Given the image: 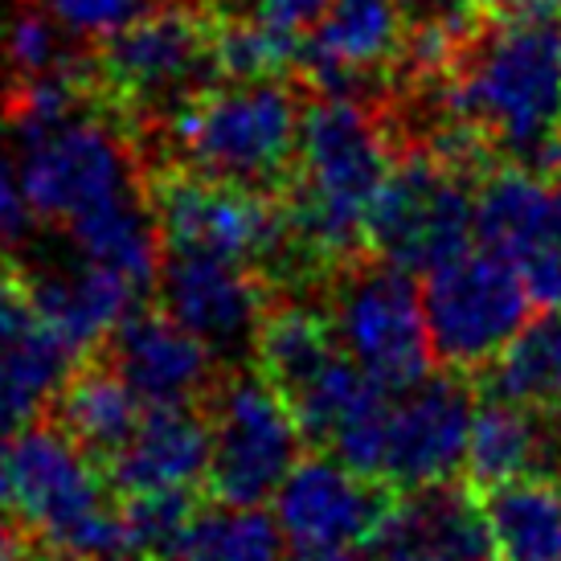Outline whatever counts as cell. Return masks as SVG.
I'll use <instances>...</instances> for the list:
<instances>
[{
  "label": "cell",
  "instance_id": "cell-26",
  "mask_svg": "<svg viewBox=\"0 0 561 561\" xmlns=\"http://www.w3.org/2000/svg\"><path fill=\"white\" fill-rule=\"evenodd\" d=\"M299 37L279 33L247 13H214V58L221 79H279L291 62H299Z\"/></svg>",
  "mask_w": 561,
  "mask_h": 561
},
{
  "label": "cell",
  "instance_id": "cell-27",
  "mask_svg": "<svg viewBox=\"0 0 561 561\" xmlns=\"http://www.w3.org/2000/svg\"><path fill=\"white\" fill-rule=\"evenodd\" d=\"M70 33L54 21V16L37 4V9H21L4 30V58L13 66L16 82L49 79V75H79L94 70V58L87 62L82 54L66 46Z\"/></svg>",
  "mask_w": 561,
  "mask_h": 561
},
{
  "label": "cell",
  "instance_id": "cell-14",
  "mask_svg": "<svg viewBox=\"0 0 561 561\" xmlns=\"http://www.w3.org/2000/svg\"><path fill=\"white\" fill-rule=\"evenodd\" d=\"M386 508V483L360 476L336 455L299 459L275 492V520L291 549L360 546L374 537Z\"/></svg>",
  "mask_w": 561,
  "mask_h": 561
},
{
  "label": "cell",
  "instance_id": "cell-19",
  "mask_svg": "<svg viewBox=\"0 0 561 561\" xmlns=\"http://www.w3.org/2000/svg\"><path fill=\"white\" fill-rule=\"evenodd\" d=\"M561 459V431L553 426L549 410L525 405L513 398L492 393L483 405H476L468 443V471L476 483L520 480V476H549Z\"/></svg>",
  "mask_w": 561,
  "mask_h": 561
},
{
  "label": "cell",
  "instance_id": "cell-7",
  "mask_svg": "<svg viewBox=\"0 0 561 561\" xmlns=\"http://www.w3.org/2000/svg\"><path fill=\"white\" fill-rule=\"evenodd\" d=\"M209 492L221 504L263 508L275 500L304 451L291 402L263 374H238L209 393Z\"/></svg>",
  "mask_w": 561,
  "mask_h": 561
},
{
  "label": "cell",
  "instance_id": "cell-16",
  "mask_svg": "<svg viewBox=\"0 0 561 561\" xmlns=\"http://www.w3.org/2000/svg\"><path fill=\"white\" fill-rule=\"evenodd\" d=\"M374 561H496L483 500L463 488H410L381 513L369 537Z\"/></svg>",
  "mask_w": 561,
  "mask_h": 561
},
{
  "label": "cell",
  "instance_id": "cell-22",
  "mask_svg": "<svg viewBox=\"0 0 561 561\" xmlns=\"http://www.w3.org/2000/svg\"><path fill=\"white\" fill-rule=\"evenodd\" d=\"M496 561H561V480L520 476L483 496Z\"/></svg>",
  "mask_w": 561,
  "mask_h": 561
},
{
  "label": "cell",
  "instance_id": "cell-32",
  "mask_svg": "<svg viewBox=\"0 0 561 561\" xmlns=\"http://www.w3.org/2000/svg\"><path fill=\"white\" fill-rule=\"evenodd\" d=\"M296 561H374V558L357 553V546H344V549H296Z\"/></svg>",
  "mask_w": 561,
  "mask_h": 561
},
{
  "label": "cell",
  "instance_id": "cell-9",
  "mask_svg": "<svg viewBox=\"0 0 561 561\" xmlns=\"http://www.w3.org/2000/svg\"><path fill=\"white\" fill-rule=\"evenodd\" d=\"M99 87L144 115L169 111V119L193 94L221 82L214 58V13H193L181 4L152 9L131 30L115 33L94 58Z\"/></svg>",
  "mask_w": 561,
  "mask_h": 561
},
{
  "label": "cell",
  "instance_id": "cell-12",
  "mask_svg": "<svg viewBox=\"0 0 561 561\" xmlns=\"http://www.w3.org/2000/svg\"><path fill=\"white\" fill-rule=\"evenodd\" d=\"M157 287L164 312L202 336L214 357H242L254 348L266 316L259 266L221 250L164 242Z\"/></svg>",
  "mask_w": 561,
  "mask_h": 561
},
{
  "label": "cell",
  "instance_id": "cell-34",
  "mask_svg": "<svg viewBox=\"0 0 561 561\" xmlns=\"http://www.w3.org/2000/svg\"><path fill=\"white\" fill-rule=\"evenodd\" d=\"M398 4H410V0H398Z\"/></svg>",
  "mask_w": 561,
  "mask_h": 561
},
{
  "label": "cell",
  "instance_id": "cell-2",
  "mask_svg": "<svg viewBox=\"0 0 561 561\" xmlns=\"http://www.w3.org/2000/svg\"><path fill=\"white\" fill-rule=\"evenodd\" d=\"M393 169L374 111L348 94H324L304 111L296 176L287 185L291 234L304 259L324 266L369 242V214Z\"/></svg>",
  "mask_w": 561,
  "mask_h": 561
},
{
  "label": "cell",
  "instance_id": "cell-17",
  "mask_svg": "<svg viewBox=\"0 0 561 561\" xmlns=\"http://www.w3.org/2000/svg\"><path fill=\"white\" fill-rule=\"evenodd\" d=\"M209 410L148 405L140 426L107 459V483L119 496L193 492L209 480Z\"/></svg>",
  "mask_w": 561,
  "mask_h": 561
},
{
  "label": "cell",
  "instance_id": "cell-1",
  "mask_svg": "<svg viewBox=\"0 0 561 561\" xmlns=\"http://www.w3.org/2000/svg\"><path fill=\"white\" fill-rule=\"evenodd\" d=\"M447 111L516 164L561 172V16H500L455 66Z\"/></svg>",
  "mask_w": 561,
  "mask_h": 561
},
{
  "label": "cell",
  "instance_id": "cell-29",
  "mask_svg": "<svg viewBox=\"0 0 561 561\" xmlns=\"http://www.w3.org/2000/svg\"><path fill=\"white\" fill-rule=\"evenodd\" d=\"M33 221H37V214H33L25 185H21V164H16L13 136L0 131V250L25 242Z\"/></svg>",
  "mask_w": 561,
  "mask_h": 561
},
{
  "label": "cell",
  "instance_id": "cell-3",
  "mask_svg": "<svg viewBox=\"0 0 561 561\" xmlns=\"http://www.w3.org/2000/svg\"><path fill=\"white\" fill-rule=\"evenodd\" d=\"M62 426H21L0 438V513L33 533L54 558H131L124 504Z\"/></svg>",
  "mask_w": 561,
  "mask_h": 561
},
{
  "label": "cell",
  "instance_id": "cell-33",
  "mask_svg": "<svg viewBox=\"0 0 561 561\" xmlns=\"http://www.w3.org/2000/svg\"><path fill=\"white\" fill-rule=\"evenodd\" d=\"M459 4H468V0H443V9H455V13H459Z\"/></svg>",
  "mask_w": 561,
  "mask_h": 561
},
{
  "label": "cell",
  "instance_id": "cell-30",
  "mask_svg": "<svg viewBox=\"0 0 561 561\" xmlns=\"http://www.w3.org/2000/svg\"><path fill=\"white\" fill-rule=\"evenodd\" d=\"M328 4H332V0H242V13L271 25V30L299 37V33H308L320 25V16L328 13Z\"/></svg>",
  "mask_w": 561,
  "mask_h": 561
},
{
  "label": "cell",
  "instance_id": "cell-13",
  "mask_svg": "<svg viewBox=\"0 0 561 561\" xmlns=\"http://www.w3.org/2000/svg\"><path fill=\"white\" fill-rule=\"evenodd\" d=\"M476 238L516 263L537 308L561 312V172H492L476 188Z\"/></svg>",
  "mask_w": 561,
  "mask_h": 561
},
{
  "label": "cell",
  "instance_id": "cell-21",
  "mask_svg": "<svg viewBox=\"0 0 561 561\" xmlns=\"http://www.w3.org/2000/svg\"><path fill=\"white\" fill-rule=\"evenodd\" d=\"M144 402L111 365H87L66 377V386L54 393V419L66 435L79 443L91 459L107 463L124 447L131 431L140 426Z\"/></svg>",
  "mask_w": 561,
  "mask_h": 561
},
{
  "label": "cell",
  "instance_id": "cell-35",
  "mask_svg": "<svg viewBox=\"0 0 561 561\" xmlns=\"http://www.w3.org/2000/svg\"><path fill=\"white\" fill-rule=\"evenodd\" d=\"M558 414H561V405H558Z\"/></svg>",
  "mask_w": 561,
  "mask_h": 561
},
{
  "label": "cell",
  "instance_id": "cell-4",
  "mask_svg": "<svg viewBox=\"0 0 561 561\" xmlns=\"http://www.w3.org/2000/svg\"><path fill=\"white\" fill-rule=\"evenodd\" d=\"M181 169L221 185L287 193L299 160L304 107L283 79H221L169 119Z\"/></svg>",
  "mask_w": 561,
  "mask_h": 561
},
{
  "label": "cell",
  "instance_id": "cell-24",
  "mask_svg": "<svg viewBox=\"0 0 561 561\" xmlns=\"http://www.w3.org/2000/svg\"><path fill=\"white\" fill-rule=\"evenodd\" d=\"M283 546L287 537L275 516L218 500L214 508H197L176 546L152 561H283Z\"/></svg>",
  "mask_w": 561,
  "mask_h": 561
},
{
  "label": "cell",
  "instance_id": "cell-18",
  "mask_svg": "<svg viewBox=\"0 0 561 561\" xmlns=\"http://www.w3.org/2000/svg\"><path fill=\"white\" fill-rule=\"evenodd\" d=\"M75 348L37 316L30 296L0 308V438L30 426L75 374Z\"/></svg>",
  "mask_w": 561,
  "mask_h": 561
},
{
  "label": "cell",
  "instance_id": "cell-10",
  "mask_svg": "<svg viewBox=\"0 0 561 561\" xmlns=\"http://www.w3.org/2000/svg\"><path fill=\"white\" fill-rule=\"evenodd\" d=\"M476 238V193L463 164L414 152L393 164L369 214V247L410 275H426Z\"/></svg>",
  "mask_w": 561,
  "mask_h": 561
},
{
  "label": "cell",
  "instance_id": "cell-28",
  "mask_svg": "<svg viewBox=\"0 0 561 561\" xmlns=\"http://www.w3.org/2000/svg\"><path fill=\"white\" fill-rule=\"evenodd\" d=\"M70 37L111 42L157 9V0H37Z\"/></svg>",
  "mask_w": 561,
  "mask_h": 561
},
{
  "label": "cell",
  "instance_id": "cell-25",
  "mask_svg": "<svg viewBox=\"0 0 561 561\" xmlns=\"http://www.w3.org/2000/svg\"><path fill=\"white\" fill-rule=\"evenodd\" d=\"M492 393L525 405H561V312H546L492 365Z\"/></svg>",
  "mask_w": 561,
  "mask_h": 561
},
{
  "label": "cell",
  "instance_id": "cell-8",
  "mask_svg": "<svg viewBox=\"0 0 561 561\" xmlns=\"http://www.w3.org/2000/svg\"><path fill=\"white\" fill-rule=\"evenodd\" d=\"M148 193L169 247L221 250L266 271H291L287 263H308L291 234V214L275 193L221 185L188 169H169Z\"/></svg>",
  "mask_w": 561,
  "mask_h": 561
},
{
  "label": "cell",
  "instance_id": "cell-6",
  "mask_svg": "<svg viewBox=\"0 0 561 561\" xmlns=\"http://www.w3.org/2000/svg\"><path fill=\"white\" fill-rule=\"evenodd\" d=\"M422 308L431 348L443 365L488 369L529 328L537 304L516 263L480 242L426 271Z\"/></svg>",
  "mask_w": 561,
  "mask_h": 561
},
{
  "label": "cell",
  "instance_id": "cell-23",
  "mask_svg": "<svg viewBox=\"0 0 561 561\" xmlns=\"http://www.w3.org/2000/svg\"><path fill=\"white\" fill-rule=\"evenodd\" d=\"M341 353L336 328L328 312H316L308 304H283L263 316L259 341H254V357L263 377L287 398L299 390L316 369H324L328 360Z\"/></svg>",
  "mask_w": 561,
  "mask_h": 561
},
{
  "label": "cell",
  "instance_id": "cell-5",
  "mask_svg": "<svg viewBox=\"0 0 561 561\" xmlns=\"http://www.w3.org/2000/svg\"><path fill=\"white\" fill-rule=\"evenodd\" d=\"M476 398L451 374L386 386L332 438V455L386 488H431L468 468Z\"/></svg>",
  "mask_w": 561,
  "mask_h": 561
},
{
  "label": "cell",
  "instance_id": "cell-15",
  "mask_svg": "<svg viewBox=\"0 0 561 561\" xmlns=\"http://www.w3.org/2000/svg\"><path fill=\"white\" fill-rule=\"evenodd\" d=\"M103 357L148 405L209 402L218 390V357L169 312H131L103 341Z\"/></svg>",
  "mask_w": 561,
  "mask_h": 561
},
{
  "label": "cell",
  "instance_id": "cell-20",
  "mask_svg": "<svg viewBox=\"0 0 561 561\" xmlns=\"http://www.w3.org/2000/svg\"><path fill=\"white\" fill-rule=\"evenodd\" d=\"M140 287L127 283L107 266L87 263L70 271H49L42 279L30 283V299L37 316L62 336L75 353H87L94 344H103L115 332L131 308H140Z\"/></svg>",
  "mask_w": 561,
  "mask_h": 561
},
{
  "label": "cell",
  "instance_id": "cell-11",
  "mask_svg": "<svg viewBox=\"0 0 561 561\" xmlns=\"http://www.w3.org/2000/svg\"><path fill=\"white\" fill-rule=\"evenodd\" d=\"M328 320L336 341L365 374L381 386H410L431 374V328L422 308V287L393 263L348 266L328 299Z\"/></svg>",
  "mask_w": 561,
  "mask_h": 561
},
{
  "label": "cell",
  "instance_id": "cell-31",
  "mask_svg": "<svg viewBox=\"0 0 561 561\" xmlns=\"http://www.w3.org/2000/svg\"><path fill=\"white\" fill-rule=\"evenodd\" d=\"M488 9H496L500 16L508 13H558L561 0H483Z\"/></svg>",
  "mask_w": 561,
  "mask_h": 561
}]
</instances>
